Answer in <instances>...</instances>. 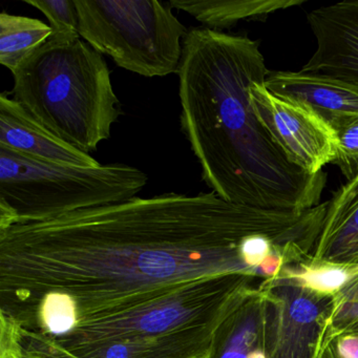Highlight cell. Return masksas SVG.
Returning <instances> with one entry per match:
<instances>
[{"mask_svg": "<svg viewBox=\"0 0 358 358\" xmlns=\"http://www.w3.org/2000/svg\"><path fill=\"white\" fill-rule=\"evenodd\" d=\"M278 308L271 358H318L334 306L331 296L264 280Z\"/></svg>", "mask_w": 358, "mask_h": 358, "instance_id": "8", "label": "cell"}, {"mask_svg": "<svg viewBox=\"0 0 358 358\" xmlns=\"http://www.w3.org/2000/svg\"><path fill=\"white\" fill-rule=\"evenodd\" d=\"M318 358H341L337 354L336 350H335L332 338L327 334Z\"/></svg>", "mask_w": 358, "mask_h": 358, "instance_id": "22", "label": "cell"}, {"mask_svg": "<svg viewBox=\"0 0 358 358\" xmlns=\"http://www.w3.org/2000/svg\"><path fill=\"white\" fill-rule=\"evenodd\" d=\"M49 20L53 33L62 36H80L78 14L74 0H24Z\"/></svg>", "mask_w": 358, "mask_h": 358, "instance_id": "17", "label": "cell"}, {"mask_svg": "<svg viewBox=\"0 0 358 358\" xmlns=\"http://www.w3.org/2000/svg\"><path fill=\"white\" fill-rule=\"evenodd\" d=\"M307 22L316 49L301 71L358 85V0L316 8Z\"/></svg>", "mask_w": 358, "mask_h": 358, "instance_id": "9", "label": "cell"}, {"mask_svg": "<svg viewBox=\"0 0 358 358\" xmlns=\"http://www.w3.org/2000/svg\"><path fill=\"white\" fill-rule=\"evenodd\" d=\"M337 155L334 164L348 181L358 176V120L337 129Z\"/></svg>", "mask_w": 358, "mask_h": 358, "instance_id": "19", "label": "cell"}, {"mask_svg": "<svg viewBox=\"0 0 358 358\" xmlns=\"http://www.w3.org/2000/svg\"><path fill=\"white\" fill-rule=\"evenodd\" d=\"M305 0H169L173 9L186 12L209 30L223 32L240 22L265 20L280 10L299 7Z\"/></svg>", "mask_w": 358, "mask_h": 358, "instance_id": "14", "label": "cell"}, {"mask_svg": "<svg viewBox=\"0 0 358 358\" xmlns=\"http://www.w3.org/2000/svg\"><path fill=\"white\" fill-rule=\"evenodd\" d=\"M79 34L123 70L146 78L179 73L187 29L158 0H74Z\"/></svg>", "mask_w": 358, "mask_h": 358, "instance_id": "6", "label": "cell"}, {"mask_svg": "<svg viewBox=\"0 0 358 358\" xmlns=\"http://www.w3.org/2000/svg\"><path fill=\"white\" fill-rule=\"evenodd\" d=\"M312 257L358 263V176L343 184L329 201Z\"/></svg>", "mask_w": 358, "mask_h": 358, "instance_id": "13", "label": "cell"}, {"mask_svg": "<svg viewBox=\"0 0 358 358\" xmlns=\"http://www.w3.org/2000/svg\"><path fill=\"white\" fill-rule=\"evenodd\" d=\"M333 299L329 334H337L358 324V278Z\"/></svg>", "mask_w": 358, "mask_h": 358, "instance_id": "18", "label": "cell"}, {"mask_svg": "<svg viewBox=\"0 0 358 358\" xmlns=\"http://www.w3.org/2000/svg\"><path fill=\"white\" fill-rule=\"evenodd\" d=\"M264 85L278 97L309 106L335 131L358 120V85L348 81L303 71H269Z\"/></svg>", "mask_w": 358, "mask_h": 358, "instance_id": "11", "label": "cell"}, {"mask_svg": "<svg viewBox=\"0 0 358 358\" xmlns=\"http://www.w3.org/2000/svg\"><path fill=\"white\" fill-rule=\"evenodd\" d=\"M257 118L295 166L318 175L337 155V134L309 106L274 95L264 83L250 87Z\"/></svg>", "mask_w": 358, "mask_h": 358, "instance_id": "7", "label": "cell"}, {"mask_svg": "<svg viewBox=\"0 0 358 358\" xmlns=\"http://www.w3.org/2000/svg\"><path fill=\"white\" fill-rule=\"evenodd\" d=\"M276 317L272 295L252 287L220 324L207 358H271Z\"/></svg>", "mask_w": 358, "mask_h": 358, "instance_id": "10", "label": "cell"}, {"mask_svg": "<svg viewBox=\"0 0 358 358\" xmlns=\"http://www.w3.org/2000/svg\"><path fill=\"white\" fill-rule=\"evenodd\" d=\"M268 70L259 41L204 27L190 29L180 64L181 129L203 181L223 200L282 211L320 204L326 173L295 166L253 110L250 87Z\"/></svg>", "mask_w": 358, "mask_h": 358, "instance_id": "2", "label": "cell"}, {"mask_svg": "<svg viewBox=\"0 0 358 358\" xmlns=\"http://www.w3.org/2000/svg\"><path fill=\"white\" fill-rule=\"evenodd\" d=\"M53 35V29L36 18L0 14V64L13 74L18 66Z\"/></svg>", "mask_w": 358, "mask_h": 358, "instance_id": "16", "label": "cell"}, {"mask_svg": "<svg viewBox=\"0 0 358 358\" xmlns=\"http://www.w3.org/2000/svg\"><path fill=\"white\" fill-rule=\"evenodd\" d=\"M0 148L55 164L83 167L101 164L91 155L66 143L41 127L8 92L0 96Z\"/></svg>", "mask_w": 358, "mask_h": 358, "instance_id": "12", "label": "cell"}, {"mask_svg": "<svg viewBox=\"0 0 358 358\" xmlns=\"http://www.w3.org/2000/svg\"><path fill=\"white\" fill-rule=\"evenodd\" d=\"M0 358H41L34 354L29 353L26 350H24L22 345L15 348V349L8 350V351L1 352L0 353Z\"/></svg>", "mask_w": 358, "mask_h": 358, "instance_id": "23", "label": "cell"}, {"mask_svg": "<svg viewBox=\"0 0 358 358\" xmlns=\"http://www.w3.org/2000/svg\"><path fill=\"white\" fill-rule=\"evenodd\" d=\"M327 335L332 338L335 350L341 358H358V324L337 334Z\"/></svg>", "mask_w": 358, "mask_h": 358, "instance_id": "21", "label": "cell"}, {"mask_svg": "<svg viewBox=\"0 0 358 358\" xmlns=\"http://www.w3.org/2000/svg\"><path fill=\"white\" fill-rule=\"evenodd\" d=\"M148 176L124 163L43 162L0 148V229L136 198Z\"/></svg>", "mask_w": 358, "mask_h": 358, "instance_id": "5", "label": "cell"}, {"mask_svg": "<svg viewBox=\"0 0 358 358\" xmlns=\"http://www.w3.org/2000/svg\"><path fill=\"white\" fill-rule=\"evenodd\" d=\"M255 280L228 273L190 280L135 309L49 339L74 358H207L220 324Z\"/></svg>", "mask_w": 358, "mask_h": 358, "instance_id": "3", "label": "cell"}, {"mask_svg": "<svg viewBox=\"0 0 358 358\" xmlns=\"http://www.w3.org/2000/svg\"><path fill=\"white\" fill-rule=\"evenodd\" d=\"M299 227L292 211L236 204L213 192L136 196L16 224L0 229V315L55 341L190 280L253 276L241 252L245 238L289 241Z\"/></svg>", "mask_w": 358, "mask_h": 358, "instance_id": "1", "label": "cell"}, {"mask_svg": "<svg viewBox=\"0 0 358 358\" xmlns=\"http://www.w3.org/2000/svg\"><path fill=\"white\" fill-rule=\"evenodd\" d=\"M358 278V263H337L312 257L285 266L273 282L301 287L334 297Z\"/></svg>", "mask_w": 358, "mask_h": 358, "instance_id": "15", "label": "cell"}, {"mask_svg": "<svg viewBox=\"0 0 358 358\" xmlns=\"http://www.w3.org/2000/svg\"><path fill=\"white\" fill-rule=\"evenodd\" d=\"M12 75V98L50 133L87 154L110 139L122 115L103 56L80 36L53 33Z\"/></svg>", "mask_w": 358, "mask_h": 358, "instance_id": "4", "label": "cell"}, {"mask_svg": "<svg viewBox=\"0 0 358 358\" xmlns=\"http://www.w3.org/2000/svg\"><path fill=\"white\" fill-rule=\"evenodd\" d=\"M20 343L29 353L41 358H74L48 337L20 331Z\"/></svg>", "mask_w": 358, "mask_h": 358, "instance_id": "20", "label": "cell"}]
</instances>
